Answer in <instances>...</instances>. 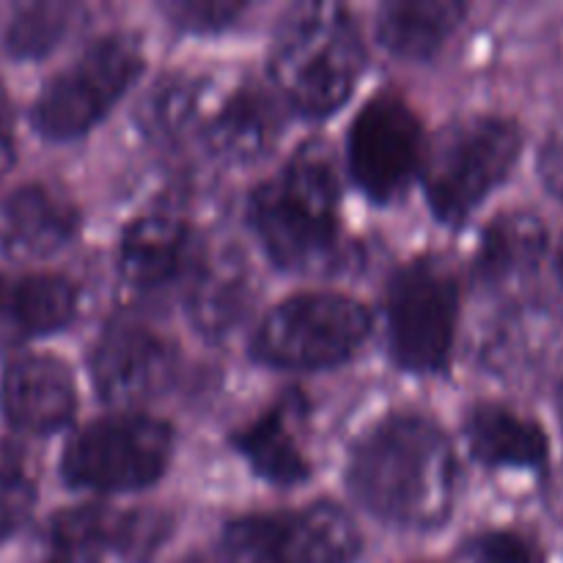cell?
Wrapping results in <instances>:
<instances>
[{
	"label": "cell",
	"mask_w": 563,
	"mask_h": 563,
	"mask_svg": "<svg viewBox=\"0 0 563 563\" xmlns=\"http://www.w3.org/2000/svg\"><path fill=\"white\" fill-rule=\"evenodd\" d=\"M350 489L372 515L405 528H434L451 515L456 456L438 423L390 416L350 456Z\"/></svg>",
	"instance_id": "1"
},
{
	"label": "cell",
	"mask_w": 563,
	"mask_h": 563,
	"mask_svg": "<svg viewBox=\"0 0 563 563\" xmlns=\"http://www.w3.org/2000/svg\"><path fill=\"white\" fill-rule=\"evenodd\" d=\"M339 174L328 143L308 141L275 179L253 190L251 223L269 256L317 273L339 253Z\"/></svg>",
	"instance_id": "2"
},
{
	"label": "cell",
	"mask_w": 563,
	"mask_h": 563,
	"mask_svg": "<svg viewBox=\"0 0 563 563\" xmlns=\"http://www.w3.org/2000/svg\"><path fill=\"white\" fill-rule=\"evenodd\" d=\"M363 69V42L339 3H306L289 11L273 47L278 97L300 113L328 115L346 102Z\"/></svg>",
	"instance_id": "3"
},
{
	"label": "cell",
	"mask_w": 563,
	"mask_h": 563,
	"mask_svg": "<svg viewBox=\"0 0 563 563\" xmlns=\"http://www.w3.org/2000/svg\"><path fill=\"white\" fill-rule=\"evenodd\" d=\"M520 126L504 115H465L440 130L423 159V185L438 218L462 223L520 157Z\"/></svg>",
	"instance_id": "4"
},
{
	"label": "cell",
	"mask_w": 563,
	"mask_h": 563,
	"mask_svg": "<svg viewBox=\"0 0 563 563\" xmlns=\"http://www.w3.org/2000/svg\"><path fill=\"white\" fill-rule=\"evenodd\" d=\"M368 330L372 317L361 302L313 291L275 306L253 335V352L278 368H328L346 361Z\"/></svg>",
	"instance_id": "5"
},
{
	"label": "cell",
	"mask_w": 563,
	"mask_h": 563,
	"mask_svg": "<svg viewBox=\"0 0 563 563\" xmlns=\"http://www.w3.org/2000/svg\"><path fill=\"white\" fill-rule=\"evenodd\" d=\"M141 69L143 55L135 38L124 33L97 38L49 77L33 102V126L55 141L82 135L119 102Z\"/></svg>",
	"instance_id": "6"
},
{
	"label": "cell",
	"mask_w": 563,
	"mask_h": 563,
	"mask_svg": "<svg viewBox=\"0 0 563 563\" xmlns=\"http://www.w3.org/2000/svg\"><path fill=\"white\" fill-rule=\"evenodd\" d=\"M174 432L148 416H110L88 423L66 445L60 471L77 489L126 493L157 482L168 467Z\"/></svg>",
	"instance_id": "7"
},
{
	"label": "cell",
	"mask_w": 563,
	"mask_h": 563,
	"mask_svg": "<svg viewBox=\"0 0 563 563\" xmlns=\"http://www.w3.org/2000/svg\"><path fill=\"white\" fill-rule=\"evenodd\" d=\"M388 344L407 372H440L460 313L454 278L434 262H412L388 286Z\"/></svg>",
	"instance_id": "8"
},
{
	"label": "cell",
	"mask_w": 563,
	"mask_h": 563,
	"mask_svg": "<svg viewBox=\"0 0 563 563\" xmlns=\"http://www.w3.org/2000/svg\"><path fill=\"white\" fill-rule=\"evenodd\" d=\"M223 550L229 563H352L361 537L344 511L313 504L231 522L223 533Z\"/></svg>",
	"instance_id": "9"
},
{
	"label": "cell",
	"mask_w": 563,
	"mask_h": 563,
	"mask_svg": "<svg viewBox=\"0 0 563 563\" xmlns=\"http://www.w3.org/2000/svg\"><path fill=\"white\" fill-rule=\"evenodd\" d=\"M350 174L374 201H394L421 165V124L410 104L383 91L363 104L350 130Z\"/></svg>",
	"instance_id": "10"
},
{
	"label": "cell",
	"mask_w": 563,
	"mask_h": 563,
	"mask_svg": "<svg viewBox=\"0 0 563 563\" xmlns=\"http://www.w3.org/2000/svg\"><path fill=\"white\" fill-rule=\"evenodd\" d=\"M174 346L148 328L124 324L99 339L91 352V379L108 405L135 407L163 394L174 374Z\"/></svg>",
	"instance_id": "11"
},
{
	"label": "cell",
	"mask_w": 563,
	"mask_h": 563,
	"mask_svg": "<svg viewBox=\"0 0 563 563\" xmlns=\"http://www.w3.org/2000/svg\"><path fill=\"white\" fill-rule=\"evenodd\" d=\"M284 126V110L275 93L258 82L242 80L214 99L209 93L201 135L218 157L251 163L275 146Z\"/></svg>",
	"instance_id": "12"
},
{
	"label": "cell",
	"mask_w": 563,
	"mask_h": 563,
	"mask_svg": "<svg viewBox=\"0 0 563 563\" xmlns=\"http://www.w3.org/2000/svg\"><path fill=\"white\" fill-rule=\"evenodd\" d=\"M75 401V379L58 357L22 355L3 372L0 407L20 432H55L71 418Z\"/></svg>",
	"instance_id": "13"
},
{
	"label": "cell",
	"mask_w": 563,
	"mask_h": 563,
	"mask_svg": "<svg viewBox=\"0 0 563 563\" xmlns=\"http://www.w3.org/2000/svg\"><path fill=\"white\" fill-rule=\"evenodd\" d=\"M256 291V275L247 258L234 247H223L196 267L187 311L203 335L223 339L251 317Z\"/></svg>",
	"instance_id": "14"
},
{
	"label": "cell",
	"mask_w": 563,
	"mask_h": 563,
	"mask_svg": "<svg viewBox=\"0 0 563 563\" xmlns=\"http://www.w3.org/2000/svg\"><path fill=\"white\" fill-rule=\"evenodd\" d=\"M80 214L64 192L25 185L0 207V247L14 258H44L75 236Z\"/></svg>",
	"instance_id": "15"
},
{
	"label": "cell",
	"mask_w": 563,
	"mask_h": 563,
	"mask_svg": "<svg viewBox=\"0 0 563 563\" xmlns=\"http://www.w3.org/2000/svg\"><path fill=\"white\" fill-rule=\"evenodd\" d=\"M196 256V240L185 220L143 214L126 225L119 245V267L130 284L154 289L179 278Z\"/></svg>",
	"instance_id": "16"
},
{
	"label": "cell",
	"mask_w": 563,
	"mask_h": 563,
	"mask_svg": "<svg viewBox=\"0 0 563 563\" xmlns=\"http://www.w3.org/2000/svg\"><path fill=\"white\" fill-rule=\"evenodd\" d=\"M77 311L71 280L49 273L0 275V339L20 341L66 328Z\"/></svg>",
	"instance_id": "17"
},
{
	"label": "cell",
	"mask_w": 563,
	"mask_h": 563,
	"mask_svg": "<svg viewBox=\"0 0 563 563\" xmlns=\"http://www.w3.org/2000/svg\"><path fill=\"white\" fill-rule=\"evenodd\" d=\"M159 537V526L152 517L126 515V511L104 509V506H82L66 511L53 522V548L86 553L97 561H108L113 555L146 553Z\"/></svg>",
	"instance_id": "18"
},
{
	"label": "cell",
	"mask_w": 563,
	"mask_h": 563,
	"mask_svg": "<svg viewBox=\"0 0 563 563\" xmlns=\"http://www.w3.org/2000/svg\"><path fill=\"white\" fill-rule=\"evenodd\" d=\"M548 253V225L533 212H504L487 225L478 245L476 278L493 289H511L531 278Z\"/></svg>",
	"instance_id": "19"
},
{
	"label": "cell",
	"mask_w": 563,
	"mask_h": 563,
	"mask_svg": "<svg viewBox=\"0 0 563 563\" xmlns=\"http://www.w3.org/2000/svg\"><path fill=\"white\" fill-rule=\"evenodd\" d=\"M465 434L471 454L489 467L539 471L550 456L544 429L533 418L520 416L504 405L473 407Z\"/></svg>",
	"instance_id": "20"
},
{
	"label": "cell",
	"mask_w": 563,
	"mask_h": 563,
	"mask_svg": "<svg viewBox=\"0 0 563 563\" xmlns=\"http://www.w3.org/2000/svg\"><path fill=\"white\" fill-rule=\"evenodd\" d=\"M300 416V399H284L234 438V445L251 462L253 471L280 487L302 482L311 471L306 451L297 440L295 423Z\"/></svg>",
	"instance_id": "21"
},
{
	"label": "cell",
	"mask_w": 563,
	"mask_h": 563,
	"mask_svg": "<svg viewBox=\"0 0 563 563\" xmlns=\"http://www.w3.org/2000/svg\"><path fill=\"white\" fill-rule=\"evenodd\" d=\"M465 5L454 0H405L385 3L377 16V36L405 58H427L460 27Z\"/></svg>",
	"instance_id": "22"
},
{
	"label": "cell",
	"mask_w": 563,
	"mask_h": 563,
	"mask_svg": "<svg viewBox=\"0 0 563 563\" xmlns=\"http://www.w3.org/2000/svg\"><path fill=\"white\" fill-rule=\"evenodd\" d=\"M209 82L196 77H165L141 104V126L146 135L174 141L190 130H201L209 102Z\"/></svg>",
	"instance_id": "23"
},
{
	"label": "cell",
	"mask_w": 563,
	"mask_h": 563,
	"mask_svg": "<svg viewBox=\"0 0 563 563\" xmlns=\"http://www.w3.org/2000/svg\"><path fill=\"white\" fill-rule=\"evenodd\" d=\"M550 324L537 311H515L495 324L487 341V361L498 368L528 366L548 350Z\"/></svg>",
	"instance_id": "24"
},
{
	"label": "cell",
	"mask_w": 563,
	"mask_h": 563,
	"mask_svg": "<svg viewBox=\"0 0 563 563\" xmlns=\"http://www.w3.org/2000/svg\"><path fill=\"white\" fill-rule=\"evenodd\" d=\"M71 14H75V9L64 3L22 5L5 27V44H9L11 53L22 55V58L44 55L58 44V38L66 36Z\"/></svg>",
	"instance_id": "25"
},
{
	"label": "cell",
	"mask_w": 563,
	"mask_h": 563,
	"mask_svg": "<svg viewBox=\"0 0 563 563\" xmlns=\"http://www.w3.org/2000/svg\"><path fill=\"white\" fill-rule=\"evenodd\" d=\"M462 559L467 563H544V553L520 531H487L465 542Z\"/></svg>",
	"instance_id": "26"
},
{
	"label": "cell",
	"mask_w": 563,
	"mask_h": 563,
	"mask_svg": "<svg viewBox=\"0 0 563 563\" xmlns=\"http://www.w3.org/2000/svg\"><path fill=\"white\" fill-rule=\"evenodd\" d=\"M33 506V482L27 471L0 476V539L14 533L25 522Z\"/></svg>",
	"instance_id": "27"
},
{
	"label": "cell",
	"mask_w": 563,
	"mask_h": 563,
	"mask_svg": "<svg viewBox=\"0 0 563 563\" xmlns=\"http://www.w3.org/2000/svg\"><path fill=\"white\" fill-rule=\"evenodd\" d=\"M242 11L240 3H223V0H214V3H174L168 5V14H174V20L179 25L187 27H220L225 22L234 20Z\"/></svg>",
	"instance_id": "28"
},
{
	"label": "cell",
	"mask_w": 563,
	"mask_h": 563,
	"mask_svg": "<svg viewBox=\"0 0 563 563\" xmlns=\"http://www.w3.org/2000/svg\"><path fill=\"white\" fill-rule=\"evenodd\" d=\"M539 176L544 187L563 201V130H555L539 152Z\"/></svg>",
	"instance_id": "29"
},
{
	"label": "cell",
	"mask_w": 563,
	"mask_h": 563,
	"mask_svg": "<svg viewBox=\"0 0 563 563\" xmlns=\"http://www.w3.org/2000/svg\"><path fill=\"white\" fill-rule=\"evenodd\" d=\"M11 159H14V141H11L9 115H5V110L0 108V174H5Z\"/></svg>",
	"instance_id": "30"
},
{
	"label": "cell",
	"mask_w": 563,
	"mask_h": 563,
	"mask_svg": "<svg viewBox=\"0 0 563 563\" xmlns=\"http://www.w3.org/2000/svg\"><path fill=\"white\" fill-rule=\"evenodd\" d=\"M49 563H102L97 559H91V555L86 553H75V550H55L53 548V559Z\"/></svg>",
	"instance_id": "31"
},
{
	"label": "cell",
	"mask_w": 563,
	"mask_h": 563,
	"mask_svg": "<svg viewBox=\"0 0 563 563\" xmlns=\"http://www.w3.org/2000/svg\"><path fill=\"white\" fill-rule=\"evenodd\" d=\"M555 269H559V280H561V286H563V240H561V245H559V258H555Z\"/></svg>",
	"instance_id": "32"
},
{
	"label": "cell",
	"mask_w": 563,
	"mask_h": 563,
	"mask_svg": "<svg viewBox=\"0 0 563 563\" xmlns=\"http://www.w3.org/2000/svg\"><path fill=\"white\" fill-rule=\"evenodd\" d=\"M555 407H559V418H561V429H563V383L559 385V396H555Z\"/></svg>",
	"instance_id": "33"
}]
</instances>
